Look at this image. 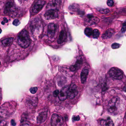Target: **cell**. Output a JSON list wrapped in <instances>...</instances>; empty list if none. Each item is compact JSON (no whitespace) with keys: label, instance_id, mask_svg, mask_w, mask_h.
<instances>
[{"label":"cell","instance_id":"6da1fadb","mask_svg":"<svg viewBox=\"0 0 126 126\" xmlns=\"http://www.w3.org/2000/svg\"><path fill=\"white\" fill-rule=\"evenodd\" d=\"M17 42L18 44L24 49L30 46L31 41L29 33L26 30H23L19 33L17 37Z\"/></svg>","mask_w":126,"mask_h":126},{"label":"cell","instance_id":"7a4b0ae2","mask_svg":"<svg viewBox=\"0 0 126 126\" xmlns=\"http://www.w3.org/2000/svg\"><path fill=\"white\" fill-rule=\"evenodd\" d=\"M120 106V98L119 97H114L110 101L107 109L109 112L112 114L117 115L118 114Z\"/></svg>","mask_w":126,"mask_h":126},{"label":"cell","instance_id":"3957f363","mask_svg":"<svg viewBox=\"0 0 126 126\" xmlns=\"http://www.w3.org/2000/svg\"><path fill=\"white\" fill-rule=\"evenodd\" d=\"M15 107L10 103L4 104L0 107V117L6 118L9 116L14 111Z\"/></svg>","mask_w":126,"mask_h":126},{"label":"cell","instance_id":"277c9868","mask_svg":"<svg viewBox=\"0 0 126 126\" xmlns=\"http://www.w3.org/2000/svg\"><path fill=\"white\" fill-rule=\"evenodd\" d=\"M110 77L116 80H120L123 78V74L122 71L117 67H112L109 71Z\"/></svg>","mask_w":126,"mask_h":126},{"label":"cell","instance_id":"5b68a950","mask_svg":"<svg viewBox=\"0 0 126 126\" xmlns=\"http://www.w3.org/2000/svg\"><path fill=\"white\" fill-rule=\"evenodd\" d=\"M52 126H61L63 123V119L62 116L57 114H53L51 118Z\"/></svg>","mask_w":126,"mask_h":126},{"label":"cell","instance_id":"8992f818","mask_svg":"<svg viewBox=\"0 0 126 126\" xmlns=\"http://www.w3.org/2000/svg\"><path fill=\"white\" fill-rule=\"evenodd\" d=\"M58 11L56 10H49L44 14V17L47 20H52L58 17Z\"/></svg>","mask_w":126,"mask_h":126},{"label":"cell","instance_id":"52a82bcc","mask_svg":"<svg viewBox=\"0 0 126 126\" xmlns=\"http://www.w3.org/2000/svg\"><path fill=\"white\" fill-rule=\"evenodd\" d=\"M78 94V89L75 84L72 83L68 90V97L71 99L74 98Z\"/></svg>","mask_w":126,"mask_h":126},{"label":"cell","instance_id":"ba28073f","mask_svg":"<svg viewBox=\"0 0 126 126\" xmlns=\"http://www.w3.org/2000/svg\"><path fill=\"white\" fill-rule=\"evenodd\" d=\"M58 26L56 24L51 23L48 26V35L50 38H52L54 36L57 30Z\"/></svg>","mask_w":126,"mask_h":126},{"label":"cell","instance_id":"9c48e42d","mask_svg":"<svg viewBox=\"0 0 126 126\" xmlns=\"http://www.w3.org/2000/svg\"><path fill=\"white\" fill-rule=\"evenodd\" d=\"M45 3L46 2L44 1L38 0L37 1L32 7V12L34 13H38L41 10Z\"/></svg>","mask_w":126,"mask_h":126},{"label":"cell","instance_id":"30bf717a","mask_svg":"<svg viewBox=\"0 0 126 126\" xmlns=\"http://www.w3.org/2000/svg\"><path fill=\"white\" fill-rule=\"evenodd\" d=\"M69 88V87L66 86L64 87L61 90L58 96L60 100L61 101H64L68 97Z\"/></svg>","mask_w":126,"mask_h":126},{"label":"cell","instance_id":"8fae6325","mask_svg":"<svg viewBox=\"0 0 126 126\" xmlns=\"http://www.w3.org/2000/svg\"><path fill=\"white\" fill-rule=\"evenodd\" d=\"M61 1L60 0H54L49 2L47 5V8L50 10H56L60 7Z\"/></svg>","mask_w":126,"mask_h":126},{"label":"cell","instance_id":"7c38bea8","mask_svg":"<svg viewBox=\"0 0 126 126\" xmlns=\"http://www.w3.org/2000/svg\"><path fill=\"white\" fill-rule=\"evenodd\" d=\"M16 9V8L13 3L12 2H7L6 4V7L4 9V14H7L15 12Z\"/></svg>","mask_w":126,"mask_h":126},{"label":"cell","instance_id":"4fadbf2b","mask_svg":"<svg viewBox=\"0 0 126 126\" xmlns=\"http://www.w3.org/2000/svg\"><path fill=\"white\" fill-rule=\"evenodd\" d=\"M87 21L89 24H95L98 23L99 19L96 17H94L91 15H88L87 16Z\"/></svg>","mask_w":126,"mask_h":126},{"label":"cell","instance_id":"5bb4252c","mask_svg":"<svg viewBox=\"0 0 126 126\" xmlns=\"http://www.w3.org/2000/svg\"><path fill=\"white\" fill-rule=\"evenodd\" d=\"M89 74V70L87 68L83 69L81 73V80L82 83L84 84L86 82Z\"/></svg>","mask_w":126,"mask_h":126},{"label":"cell","instance_id":"9a60e30c","mask_svg":"<svg viewBox=\"0 0 126 126\" xmlns=\"http://www.w3.org/2000/svg\"><path fill=\"white\" fill-rule=\"evenodd\" d=\"M47 118V114L46 112H42L39 114L37 118L38 123L41 124L44 123Z\"/></svg>","mask_w":126,"mask_h":126},{"label":"cell","instance_id":"2e32d148","mask_svg":"<svg viewBox=\"0 0 126 126\" xmlns=\"http://www.w3.org/2000/svg\"><path fill=\"white\" fill-rule=\"evenodd\" d=\"M115 31L114 30L112 29H109L102 35V38L104 39H108L112 37Z\"/></svg>","mask_w":126,"mask_h":126},{"label":"cell","instance_id":"e0dca14e","mask_svg":"<svg viewBox=\"0 0 126 126\" xmlns=\"http://www.w3.org/2000/svg\"><path fill=\"white\" fill-rule=\"evenodd\" d=\"M101 125L102 126H114V123L110 117H108L106 120L101 121Z\"/></svg>","mask_w":126,"mask_h":126},{"label":"cell","instance_id":"ac0fdd59","mask_svg":"<svg viewBox=\"0 0 126 126\" xmlns=\"http://www.w3.org/2000/svg\"><path fill=\"white\" fill-rule=\"evenodd\" d=\"M82 63V60L81 58L78 59L76 62L75 63L70 66V69L72 72L76 71L81 65Z\"/></svg>","mask_w":126,"mask_h":126},{"label":"cell","instance_id":"d6986e66","mask_svg":"<svg viewBox=\"0 0 126 126\" xmlns=\"http://www.w3.org/2000/svg\"><path fill=\"white\" fill-rule=\"evenodd\" d=\"M67 35L66 32L64 30H62L61 32L58 40V43L59 44L63 43V42L65 41Z\"/></svg>","mask_w":126,"mask_h":126},{"label":"cell","instance_id":"ffe728a7","mask_svg":"<svg viewBox=\"0 0 126 126\" xmlns=\"http://www.w3.org/2000/svg\"><path fill=\"white\" fill-rule=\"evenodd\" d=\"M13 40V38H9L3 40L1 41V43L4 46L6 47L10 46L12 43Z\"/></svg>","mask_w":126,"mask_h":126},{"label":"cell","instance_id":"44dd1931","mask_svg":"<svg viewBox=\"0 0 126 126\" xmlns=\"http://www.w3.org/2000/svg\"><path fill=\"white\" fill-rule=\"evenodd\" d=\"M93 30L92 28H90V27H87L84 30V33L87 36L89 37L93 36Z\"/></svg>","mask_w":126,"mask_h":126},{"label":"cell","instance_id":"7402d4cb","mask_svg":"<svg viewBox=\"0 0 126 126\" xmlns=\"http://www.w3.org/2000/svg\"><path fill=\"white\" fill-rule=\"evenodd\" d=\"M100 33L99 30L97 29L94 30H93V36L94 38H97L99 37L100 36Z\"/></svg>","mask_w":126,"mask_h":126},{"label":"cell","instance_id":"603a6c76","mask_svg":"<svg viewBox=\"0 0 126 126\" xmlns=\"http://www.w3.org/2000/svg\"><path fill=\"white\" fill-rule=\"evenodd\" d=\"M100 12L102 14H106L109 13L110 10L109 9H101L100 10Z\"/></svg>","mask_w":126,"mask_h":126},{"label":"cell","instance_id":"cb8c5ba5","mask_svg":"<svg viewBox=\"0 0 126 126\" xmlns=\"http://www.w3.org/2000/svg\"><path fill=\"white\" fill-rule=\"evenodd\" d=\"M120 46V45L117 43H114L112 45L111 47L112 49H118Z\"/></svg>","mask_w":126,"mask_h":126},{"label":"cell","instance_id":"d4e9b609","mask_svg":"<svg viewBox=\"0 0 126 126\" xmlns=\"http://www.w3.org/2000/svg\"><path fill=\"white\" fill-rule=\"evenodd\" d=\"M37 90L38 88L37 87H32L30 90V92L32 94H35L37 92Z\"/></svg>","mask_w":126,"mask_h":126},{"label":"cell","instance_id":"484cf974","mask_svg":"<svg viewBox=\"0 0 126 126\" xmlns=\"http://www.w3.org/2000/svg\"><path fill=\"white\" fill-rule=\"evenodd\" d=\"M13 25L15 26H17L19 25L20 24V22L19 20L17 19H15L13 22Z\"/></svg>","mask_w":126,"mask_h":126},{"label":"cell","instance_id":"4316f807","mask_svg":"<svg viewBox=\"0 0 126 126\" xmlns=\"http://www.w3.org/2000/svg\"><path fill=\"white\" fill-rule=\"evenodd\" d=\"M6 121L4 120H0V126H6Z\"/></svg>","mask_w":126,"mask_h":126},{"label":"cell","instance_id":"83f0119b","mask_svg":"<svg viewBox=\"0 0 126 126\" xmlns=\"http://www.w3.org/2000/svg\"><path fill=\"white\" fill-rule=\"evenodd\" d=\"M107 5L109 6H112L114 4V2L112 0H109L107 1Z\"/></svg>","mask_w":126,"mask_h":126},{"label":"cell","instance_id":"f1b7e54d","mask_svg":"<svg viewBox=\"0 0 126 126\" xmlns=\"http://www.w3.org/2000/svg\"><path fill=\"white\" fill-rule=\"evenodd\" d=\"M121 30L123 32H125L126 31V22L124 23L123 24V27H122Z\"/></svg>","mask_w":126,"mask_h":126},{"label":"cell","instance_id":"f546056e","mask_svg":"<svg viewBox=\"0 0 126 126\" xmlns=\"http://www.w3.org/2000/svg\"><path fill=\"white\" fill-rule=\"evenodd\" d=\"M59 93H60V92L58 90H56L54 92L53 96L55 97H57L59 95Z\"/></svg>","mask_w":126,"mask_h":126},{"label":"cell","instance_id":"4dcf8cb0","mask_svg":"<svg viewBox=\"0 0 126 126\" xmlns=\"http://www.w3.org/2000/svg\"><path fill=\"white\" fill-rule=\"evenodd\" d=\"M72 120L73 121H78L80 120V117H79V116H75V117H73Z\"/></svg>","mask_w":126,"mask_h":126},{"label":"cell","instance_id":"1f68e13d","mask_svg":"<svg viewBox=\"0 0 126 126\" xmlns=\"http://www.w3.org/2000/svg\"><path fill=\"white\" fill-rule=\"evenodd\" d=\"M8 22V20H7V18H3V21L1 22V24L3 25H4L5 24V23H7Z\"/></svg>","mask_w":126,"mask_h":126},{"label":"cell","instance_id":"d6a6232c","mask_svg":"<svg viewBox=\"0 0 126 126\" xmlns=\"http://www.w3.org/2000/svg\"><path fill=\"white\" fill-rule=\"evenodd\" d=\"M11 125L13 126H16V124L15 121L14 120H12L11 121Z\"/></svg>","mask_w":126,"mask_h":126},{"label":"cell","instance_id":"836d02e7","mask_svg":"<svg viewBox=\"0 0 126 126\" xmlns=\"http://www.w3.org/2000/svg\"><path fill=\"white\" fill-rule=\"evenodd\" d=\"M20 126H31L30 125H29V124H22V125H21Z\"/></svg>","mask_w":126,"mask_h":126},{"label":"cell","instance_id":"e575fe53","mask_svg":"<svg viewBox=\"0 0 126 126\" xmlns=\"http://www.w3.org/2000/svg\"><path fill=\"white\" fill-rule=\"evenodd\" d=\"M124 91H125L126 92V87L124 88Z\"/></svg>","mask_w":126,"mask_h":126},{"label":"cell","instance_id":"d590c367","mask_svg":"<svg viewBox=\"0 0 126 126\" xmlns=\"http://www.w3.org/2000/svg\"><path fill=\"white\" fill-rule=\"evenodd\" d=\"M1 32H2V30H1V29L0 28V34L1 33Z\"/></svg>","mask_w":126,"mask_h":126},{"label":"cell","instance_id":"8d00e7d4","mask_svg":"<svg viewBox=\"0 0 126 126\" xmlns=\"http://www.w3.org/2000/svg\"><path fill=\"white\" fill-rule=\"evenodd\" d=\"M1 65V62H0V66Z\"/></svg>","mask_w":126,"mask_h":126}]
</instances>
